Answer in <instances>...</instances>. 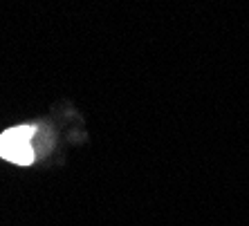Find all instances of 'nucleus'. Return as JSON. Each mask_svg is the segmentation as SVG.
<instances>
[{"mask_svg":"<svg viewBox=\"0 0 249 226\" xmlns=\"http://www.w3.org/2000/svg\"><path fill=\"white\" fill-rule=\"evenodd\" d=\"M34 137V126H18L5 130L0 134V157L16 166H32L36 161Z\"/></svg>","mask_w":249,"mask_h":226,"instance_id":"obj_1","label":"nucleus"}]
</instances>
